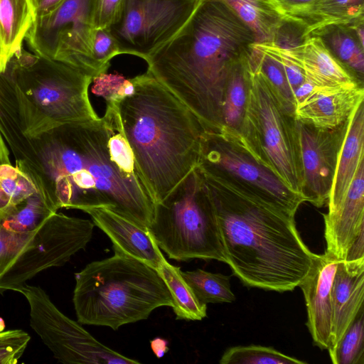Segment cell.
Returning <instances> with one entry per match:
<instances>
[{"label": "cell", "mask_w": 364, "mask_h": 364, "mask_svg": "<svg viewBox=\"0 0 364 364\" xmlns=\"http://www.w3.org/2000/svg\"><path fill=\"white\" fill-rule=\"evenodd\" d=\"M362 309L348 327L330 358L333 364L364 363V318Z\"/></svg>", "instance_id": "obj_33"}, {"label": "cell", "mask_w": 364, "mask_h": 364, "mask_svg": "<svg viewBox=\"0 0 364 364\" xmlns=\"http://www.w3.org/2000/svg\"><path fill=\"white\" fill-rule=\"evenodd\" d=\"M282 11L289 17L301 18L319 0H275Z\"/></svg>", "instance_id": "obj_40"}, {"label": "cell", "mask_w": 364, "mask_h": 364, "mask_svg": "<svg viewBox=\"0 0 364 364\" xmlns=\"http://www.w3.org/2000/svg\"><path fill=\"white\" fill-rule=\"evenodd\" d=\"M347 122L335 129H323L295 119L302 193L307 202L318 208L327 203Z\"/></svg>", "instance_id": "obj_14"}, {"label": "cell", "mask_w": 364, "mask_h": 364, "mask_svg": "<svg viewBox=\"0 0 364 364\" xmlns=\"http://www.w3.org/2000/svg\"><path fill=\"white\" fill-rule=\"evenodd\" d=\"M5 328H6L5 322H4V319L1 317H0V332L4 331Z\"/></svg>", "instance_id": "obj_47"}, {"label": "cell", "mask_w": 364, "mask_h": 364, "mask_svg": "<svg viewBox=\"0 0 364 364\" xmlns=\"http://www.w3.org/2000/svg\"><path fill=\"white\" fill-rule=\"evenodd\" d=\"M220 364H305L304 361L287 355L272 347L259 345L238 346L228 348Z\"/></svg>", "instance_id": "obj_32"}, {"label": "cell", "mask_w": 364, "mask_h": 364, "mask_svg": "<svg viewBox=\"0 0 364 364\" xmlns=\"http://www.w3.org/2000/svg\"><path fill=\"white\" fill-rule=\"evenodd\" d=\"M10 204L9 197L2 191L0 187V212L5 210Z\"/></svg>", "instance_id": "obj_46"}, {"label": "cell", "mask_w": 364, "mask_h": 364, "mask_svg": "<svg viewBox=\"0 0 364 364\" xmlns=\"http://www.w3.org/2000/svg\"><path fill=\"white\" fill-rule=\"evenodd\" d=\"M272 46L284 66L289 84L294 95V92L306 80L304 71L289 49L281 48L274 45H272Z\"/></svg>", "instance_id": "obj_39"}, {"label": "cell", "mask_w": 364, "mask_h": 364, "mask_svg": "<svg viewBox=\"0 0 364 364\" xmlns=\"http://www.w3.org/2000/svg\"><path fill=\"white\" fill-rule=\"evenodd\" d=\"M29 175L56 210L104 208L147 229L155 198L125 137L118 107L108 105L97 119L51 129L32 139Z\"/></svg>", "instance_id": "obj_1"}, {"label": "cell", "mask_w": 364, "mask_h": 364, "mask_svg": "<svg viewBox=\"0 0 364 364\" xmlns=\"http://www.w3.org/2000/svg\"><path fill=\"white\" fill-rule=\"evenodd\" d=\"M363 232H362L354 241L349 249L346 260H353L364 257V239Z\"/></svg>", "instance_id": "obj_42"}, {"label": "cell", "mask_w": 364, "mask_h": 364, "mask_svg": "<svg viewBox=\"0 0 364 364\" xmlns=\"http://www.w3.org/2000/svg\"><path fill=\"white\" fill-rule=\"evenodd\" d=\"M35 17L28 0H0V72L23 43Z\"/></svg>", "instance_id": "obj_23"}, {"label": "cell", "mask_w": 364, "mask_h": 364, "mask_svg": "<svg viewBox=\"0 0 364 364\" xmlns=\"http://www.w3.org/2000/svg\"><path fill=\"white\" fill-rule=\"evenodd\" d=\"M338 261L325 252L317 255L313 265L299 287L307 311L306 326L314 344L327 349L331 332V287Z\"/></svg>", "instance_id": "obj_16"}, {"label": "cell", "mask_w": 364, "mask_h": 364, "mask_svg": "<svg viewBox=\"0 0 364 364\" xmlns=\"http://www.w3.org/2000/svg\"><path fill=\"white\" fill-rule=\"evenodd\" d=\"M134 93L117 102L125 137L156 203L198 166L204 127L149 72L132 78Z\"/></svg>", "instance_id": "obj_4"}, {"label": "cell", "mask_w": 364, "mask_h": 364, "mask_svg": "<svg viewBox=\"0 0 364 364\" xmlns=\"http://www.w3.org/2000/svg\"><path fill=\"white\" fill-rule=\"evenodd\" d=\"M94 0H64L37 18L25 41L34 54L74 67L93 77L100 75L92 58Z\"/></svg>", "instance_id": "obj_10"}, {"label": "cell", "mask_w": 364, "mask_h": 364, "mask_svg": "<svg viewBox=\"0 0 364 364\" xmlns=\"http://www.w3.org/2000/svg\"><path fill=\"white\" fill-rule=\"evenodd\" d=\"M364 160V105L360 102L350 114L341 145L328 198V213L343 200L360 164Z\"/></svg>", "instance_id": "obj_20"}, {"label": "cell", "mask_w": 364, "mask_h": 364, "mask_svg": "<svg viewBox=\"0 0 364 364\" xmlns=\"http://www.w3.org/2000/svg\"><path fill=\"white\" fill-rule=\"evenodd\" d=\"M364 18V0H319L301 18L306 36L314 30L330 24L349 23Z\"/></svg>", "instance_id": "obj_28"}, {"label": "cell", "mask_w": 364, "mask_h": 364, "mask_svg": "<svg viewBox=\"0 0 364 364\" xmlns=\"http://www.w3.org/2000/svg\"><path fill=\"white\" fill-rule=\"evenodd\" d=\"M124 0H94L95 28H108L119 19Z\"/></svg>", "instance_id": "obj_38"}, {"label": "cell", "mask_w": 364, "mask_h": 364, "mask_svg": "<svg viewBox=\"0 0 364 364\" xmlns=\"http://www.w3.org/2000/svg\"><path fill=\"white\" fill-rule=\"evenodd\" d=\"M92 220L53 213L29 232L6 230L0 223V295L19 291L41 272L65 265L90 241Z\"/></svg>", "instance_id": "obj_8"}, {"label": "cell", "mask_w": 364, "mask_h": 364, "mask_svg": "<svg viewBox=\"0 0 364 364\" xmlns=\"http://www.w3.org/2000/svg\"><path fill=\"white\" fill-rule=\"evenodd\" d=\"M326 253L346 259L349 249L364 231V160L360 164L338 208L323 215Z\"/></svg>", "instance_id": "obj_17"}, {"label": "cell", "mask_w": 364, "mask_h": 364, "mask_svg": "<svg viewBox=\"0 0 364 364\" xmlns=\"http://www.w3.org/2000/svg\"><path fill=\"white\" fill-rule=\"evenodd\" d=\"M148 231L169 259L226 262L213 205L198 167L156 204Z\"/></svg>", "instance_id": "obj_7"}, {"label": "cell", "mask_w": 364, "mask_h": 364, "mask_svg": "<svg viewBox=\"0 0 364 364\" xmlns=\"http://www.w3.org/2000/svg\"><path fill=\"white\" fill-rule=\"evenodd\" d=\"M253 32L256 43L272 44L289 17L275 0H223Z\"/></svg>", "instance_id": "obj_25"}, {"label": "cell", "mask_w": 364, "mask_h": 364, "mask_svg": "<svg viewBox=\"0 0 364 364\" xmlns=\"http://www.w3.org/2000/svg\"><path fill=\"white\" fill-rule=\"evenodd\" d=\"M19 293L30 307V326L59 362L64 364H139L103 345L64 314L38 286L26 284Z\"/></svg>", "instance_id": "obj_11"}, {"label": "cell", "mask_w": 364, "mask_h": 364, "mask_svg": "<svg viewBox=\"0 0 364 364\" xmlns=\"http://www.w3.org/2000/svg\"><path fill=\"white\" fill-rule=\"evenodd\" d=\"M58 212L43 193H35L0 212V223L8 230L29 232L38 229L53 213Z\"/></svg>", "instance_id": "obj_27"}, {"label": "cell", "mask_w": 364, "mask_h": 364, "mask_svg": "<svg viewBox=\"0 0 364 364\" xmlns=\"http://www.w3.org/2000/svg\"><path fill=\"white\" fill-rule=\"evenodd\" d=\"M151 348L158 358H161L168 351V341L166 339L156 337L150 341Z\"/></svg>", "instance_id": "obj_43"}, {"label": "cell", "mask_w": 364, "mask_h": 364, "mask_svg": "<svg viewBox=\"0 0 364 364\" xmlns=\"http://www.w3.org/2000/svg\"><path fill=\"white\" fill-rule=\"evenodd\" d=\"M332 321L329 355L343 333L363 309L364 257L339 260L331 287Z\"/></svg>", "instance_id": "obj_18"}, {"label": "cell", "mask_w": 364, "mask_h": 364, "mask_svg": "<svg viewBox=\"0 0 364 364\" xmlns=\"http://www.w3.org/2000/svg\"><path fill=\"white\" fill-rule=\"evenodd\" d=\"M364 100L362 83L315 86L295 109L294 119L314 127L333 129L346 123L355 106Z\"/></svg>", "instance_id": "obj_15"}, {"label": "cell", "mask_w": 364, "mask_h": 364, "mask_svg": "<svg viewBox=\"0 0 364 364\" xmlns=\"http://www.w3.org/2000/svg\"><path fill=\"white\" fill-rule=\"evenodd\" d=\"M289 50L303 70L306 80L315 86H334L358 81L316 36H308L301 45Z\"/></svg>", "instance_id": "obj_22"}, {"label": "cell", "mask_w": 364, "mask_h": 364, "mask_svg": "<svg viewBox=\"0 0 364 364\" xmlns=\"http://www.w3.org/2000/svg\"><path fill=\"white\" fill-rule=\"evenodd\" d=\"M84 212L108 236L114 252L136 258L156 269L160 267L165 257L147 229L107 208H91Z\"/></svg>", "instance_id": "obj_19"}, {"label": "cell", "mask_w": 364, "mask_h": 364, "mask_svg": "<svg viewBox=\"0 0 364 364\" xmlns=\"http://www.w3.org/2000/svg\"><path fill=\"white\" fill-rule=\"evenodd\" d=\"M11 164L9 159V150L6 141L0 133V165Z\"/></svg>", "instance_id": "obj_45"}, {"label": "cell", "mask_w": 364, "mask_h": 364, "mask_svg": "<svg viewBox=\"0 0 364 364\" xmlns=\"http://www.w3.org/2000/svg\"><path fill=\"white\" fill-rule=\"evenodd\" d=\"M30 340L28 333L21 329L0 332V364H16Z\"/></svg>", "instance_id": "obj_37"}, {"label": "cell", "mask_w": 364, "mask_h": 364, "mask_svg": "<svg viewBox=\"0 0 364 364\" xmlns=\"http://www.w3.org/2000/svg\"><path fill=\"white\" fill-rule=\"evenodd\" d=\"M197 167L252 186L293 216L307 202L258 162L238 129L224 124L215 130H204Z\"/></svg>", "instance_id": "obj_12"}, {"label": "cell", "mask_w": 364, "mask_h": 364, "mask_svg": "<svg viewBox=\"0 0 364 364\" xmlns=\"http://www.w3.org/2000/svg\"><path fill=\"white\" fill-rule=\"evenodd\" d=\"M73 301L81 324L122 326L146 319L161 306H173L159 271L146 263L114 252L75 274Z\"/></svg>", "instance_id": "obj_5"}, {"label": "cell", "mask_w": 364, "mask_h": 364, "mask_svg": "<svg viewBox=\"0 0 364 364\" xmlns=\"http://www.w3.org/2000/svg\"><path fill=\"white\" fill-rule=\"evenodd\" d=\"M181 274L198 300L203 304L231 303L235 300L230 289L229 276L200 269L181 271Z\"/></svg>", "instance_id": "obj_31"}, {"label": "cell", "mask_w": 364, "mask_h": 364, "mask_svg": "<svg viewBox=\"0 0 364 364\" xmlns=\"http://www.w3.org/2000/svg\"><path fill=\"white\" fill-rule=\"evenodd\" d=\"M315 85L306 80L294 92V98L296 103V107L303 102L305 98L309 95Z\"/></svg>", "instance_id": "obj_44"}, {"label": "cell", "mask_w": 364, "mask_h": 364, "mask_svg": "<svg viewBox=\"0 0 364 364\" xmlns=\"http://www.w3.org/2000/svg\"><path fill=\"white\" fill-rule=\"evenodd\" d=\"M200 171L232 273L249 287L284 292L299 287L317 255L302 240L294 216L248 183Z\"/></svg>", "instance_id": "obj_2"}, {"label": "cell", "mask_w": 364, "mask_h": 364, "mask_svg": "<svg viewBox=\"0 0 364 364\" xmlns=\"http://www.w3.org/2000/svg\"><path fill=\"white\" fill-rule=\"evenodd\" d=\"M247 55L232 66L223 95V124L238 130L243 119L247 102Z\"/></svg>", "instance_id": "obj_30"}, {"label": "cell", "mask_w": 364, "mask_h": 364, "mask_svg": "<svg viewBox=\"0 0 364 364\" xmlns=\"http://www.w3.org/2000/svg\"><path fill=\"white\" fill-rule=\"evenodd\" d=\"M309 35L319 38L324 46L359 82L364 75V43L349 23L330 24L318 28Z\"/></svg>", "instance_id": "obj_24"}, {"label": "cell", "mask_w": 364, "mask_h": 364, "mask_svg": "<svg viewBox=\"0 0 364 364\" xmlns=\"http://www.w3.org/2000/svg\"><path fill=\"white\" fill-rule=\"evenodd\" d=\"M256 39L223 0H198L181 28L146 59L147 71L186 105L205 130L223 125L225 87L232 66Z\"/></svg>", "instance_id": "obj_3"}, {"label": "cell", "mask_w": 364, "mask_h": 364, "mask_svg": "<svg viewBox=\"0 0 364 364\" xmlns=\"http://www.w3.org/2000/svg\"><path fill=\"white\" fill-rule=\"evenodd\" d=\"M4 73L20 92L26 134L31 139L63 124L99 118L88 95L92 77L74 67L23 48Z\"/></svg>", "instance_id": "obj_6"}, {"label": "cell", "mask_w": 364, "mask_h": 364, "mask_svg": "<svg viewBox=\"0 0 364 364\" xmlns=\"http://www.w3.org/2000/svg\"><path fill=\"white\" fill-rule=\"evenodd\" d=\"M0 133L16 161L32 166L35 159L33 140L26 134L21 95L6 73L0 72Z\"/></svg>", "instance_id": "obj_21"}, {"label": "cell", "mask_w": 364, "mask_h": 364, "mask_svg": "<svg viewBox=\"0 0 364 364\" xmlns=\"http://www.w3.org/2000/svg\"><path fill=\"white\" fill-rule=\"evenodd\" d=\"M92 91L106 100V102H119L132 95L134 92V85L132 78L127 79L123 75L102 73L93 77Z\"/></svg>", "instance_id": "obj_35"}, {"label": "cell", "mask_w": 364, "mask_h": 364, "mask_svg": "<svg viewBox=\"0 0 364 364\" xmlns=\"http://www.w3.org/2000/svg\"><path fill=\"white\" fill-rule=\"evenodd\" d=\"M64 0H28L35 19L44 16L58 8Z\"/></svg>", "instance_id": "obj_41"}, {"label": "cell", "mask_w": 364, "mask_h": 364, "mask_svg": "<svg viewBox=\"0 0 364 364\" xmlns=\"http://www.w3.org/2000/svg\"><path fill=\"white\" fill-rule=\"evenodd\" d=\"M121 55L118 43L108 28H95L92 38V58L100 74L107 73L111 60Z\"/></svg>", "instance_id": "obj_36"}, {"label": "cell", "mask_w": 364, "mask_h": 364, "mask_svg": "<svg viewBox=\"0 0 364 364\" xmlns=\"http://www.w3.org/2000/svg\"><path fill=\"white\" fill-rule=\"evenodd\" d=\"M247 102L239 131L258 162L304 196L295 119L284 111L264 76L247 60Z\"/></svg>", "instance_id": "obj_9"}, {"label": "cell", "mask_w": 364, "mask_h": 364, "mask_svg": "<svg viewBox=\"0 0 364 364\" xmlns=\"http://www.w3.org/2000/svg\"><path fill=\"white\" fill-rule=\"evenodd\" d=\"M198 0H124L109 28L121 54L146 59L188 19Z\"/></svg>", "instance_id": "obj_13"}, {"label": "cell", "mask_w": 364, "mask_h": 364, "mask_svg": "<svg viewBox=\"0 0 364 364\" xmlns=\"http://www.w3.org/2000/svg\"><path fill=\"white\" fill-rule=\"evenodd\" d=\"M248 64L265 78L284 111L294 118L296 103L284 66L272 44L255 43Z\"/></svg>", "instance_id": "obj_26"}, {"label": "cell", "mask_w": 364, "mask_h": 364, "mask_svg": "<svg viewBox=\"0 0 364 364\" xmlns=\"http://www.w3.org/2000/svg\"><path fill=\"white\" fill-rule=\"evenodd\" d=\"M0 187L16 204L37 192L39 188L29 175L11 164L0 165Z\"/></svg>", "instance_id": "obj_34"}, {"label": "cell", "mask_w": 364, "mask_h": 364, "mask_svg": "<svg viewBox=\"0 0 364 364\" xmlns=\"http://www.w3.org/2000/svg\"><path fill=\"white\" fill-rule=\"evenodd\" d=\"M157 270L171 292L176 319L200 321L206 317L207 305L198 300L184 280L180 267L172 265L164 258Z\"/></svg>", "instance_id": "obj_29"}]
</instances>
